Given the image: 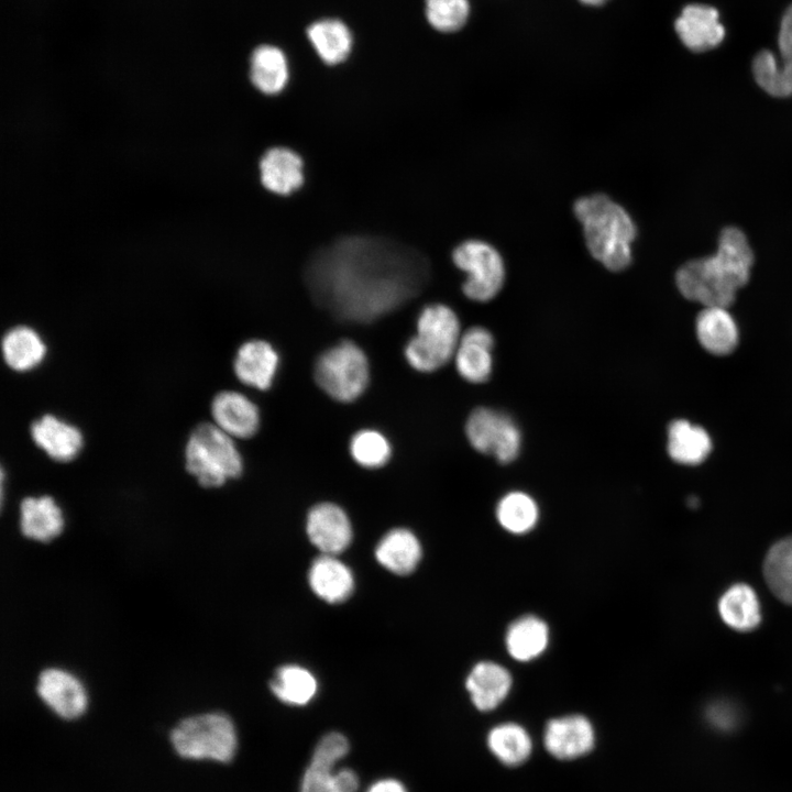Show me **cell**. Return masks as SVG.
Masks as SVG:
<instances>
[{
    "mask_svg": "<svg viewBox=\"0 0 792 792\" xmlns=\"http://www.w3.org/2000/svg\"><path fill=\"white\" fill-rule=\"evenodd\" d=\"M305 274L319 302L344 318L371 321L420 292L429 276V264L405 244L351 235L318 250Z\"/></svg>",
    "mask_w": 792,
    "mask_h": 792,
    "instance_id": "cell-1",
    "label": "cell"
},
{
    "mask_svg": "<svg viewBox=\"0 0 792 792\" xmlns=\"http://www.w3.org/2000/svg\"><path fill=\"white\" fill-rule=\"evenodd\" d=\"M754 253L741 230L725 228L714 255L683 264L676 272L680 293L704 307H729L739 288L747 284Z\"/></svg>",
    "mask_w": 792,
    "mask_h": 792,
    "instance_id": "cell-2",
    "label": "cell"
},
{
    "mask_svg": "<svg viewBox=\"0 0 792 792\" xmlns=\"http://www.w3.org/2000/svg\"><path fill=\"white\" fill-rule=\"evenodd\" d=\"M573 213L590 254L606 270L622 272L631 264L637 227L622 205L605 194H592L574 201Z\"/></svg>",
    "mask_w": 792,
    "mask_h": 792,
    "instance_id": "cell-3",
    "label": "cell"
},
{
    "mask_svg": "<svg viewBox=\"0 0 792 792\" xmlns=\"http://www.w3.org/2000/svg\"><path fill=\"white\" fill-rule=\"evenodd\" d=\"M461 334L459 317L451 307L429 304L420 310L416 333L405 344V360L417 372H436L453 360Z\"/></svg>",
    "mask_w": 792,
    "mask_h": 792,
    "instance_id": "cell-4",
    "label": "cell"
},
{
    "mask_svg": "<svg viewBox=\"0 0 792 792\" xmlns=\"http://www.w3.org/2000/svg\"><path fill=\"white\" fill-rule=\"evenodd\" d=\"M185 468L205 488H216L238 479L244 469L235 439L213 422H201L185 447Z\"/></svg>",
    "mask_w": 792,
    "mask_h": 792,
    "instance_id": "cell-5",
    "label": "cell"
},
{
    "mask_svg": "<svg viewBox=\"0 0 792 792\" xmlns=\"http://www.w3.org/2000/svg\"><path fill=\"white\" fill-rule=\"evenodd\" d=\"M314 378L319 388L338 403L359 399L371 381V366L365 351L352 340H341L317 358Z\"/></svg>",
    "mask_w": 792,
    "mask_h": 792,
    "instance_id": "cell-6",
    "label": "cell"
},
{
    "mask_svg": "<svg viewBox=\"0 0 792 792\" xmlns=\"http://www.w3.org/2000/svg\"><path fill=\"white\" fill-rule=\"evenodd\" d=\"M170 743L183 758L229 762L235 755L238 736L228 715L209 712L180 721L170 732Z\"/></svg>",
    "mask_w": 792,
    "mask_h": 792,
    "instance_id": "cell-7",
    "label": "cell"
},
{
    "mask_svg": "<svg viewBox=\"0 0 792 792\" xmlns=\"http://www.w3.org/2000/svg\"><path fill=\"white\" fill-rule=\"evenodd\" d=\"M454 265L468 276L462 292L469 299L486 302L502 290L506 270L498 250L480 239L465 240L452 252Z\"/></svg>",
    "mask_w": 792,
    "mask_h": 792,
    "instance_id": "cell-8",
    "label": "cell"
},
{
    "mask_svg": "<svg viewBox=\"0 0 792 792\" xmlns=\"http://www.w3.org/2000/svg\"><path fill=\"white\" fill-rule=\"evenodd\" d=\"M465 436L475 451L493 455L501 464H508L519 455L520 429L503 411L490 407L475 408L466 419Z\"/></svg>",
    "mask_w": 792,
    "mask_h": 792,
    "instance_id": "cell-9",
    "label": "cell"
},
{
    "mask_svg": "<svg viewBox=\"0 0 792 792\" xmlns=\"http://www.w3.org/2000/svg\"><path fill=\"white\" fill-rule=\"evenodd\" d=\"M778 46L781 59L770 51H761L754 58L752 73L769 95L789 97L792 95V4L782 16Z\"/></svg>",
    "mask_w": 792,
    "mask_h": 792,
    "instance_id": "cell-10",
    "label": "cell"
},
{
    "mask_svg": "<svg viewBox=\"0 0 792 792\" xmlns=\"http://www.w3.org/2000/svg\"><path fill=\"white\" fill-rule=\"evenodd\" d=\"M36 692L56 715L64 719L81 716L88 706V693L81 680L72 671L51 667L37 675Z\"/></svg>",
    "mask_w": 792,
    "mask_h": 792,
    "instance_id": "cell-11",
    "label": "cell"
},
{
    "mask_svg": "<svg viewBox=\"0 0 792 792\" xmlns=\"http://www.w3.org/2000/svg\"><path fill=\"white\" fill-rule=\"evenodd\" d=\"M306 531L311 543L322 554L336 556L351 543L353 531L349 516L339 505L322 502L307 515Z\"/></svg>",
    "mask_w": 792,
    "mask_h": 792,
    "instance_id": "cell-12",
    "label": "cell"
},
{
    "mask_svg": "<svg viewBox=\"0 0 792 792\" xmlns=\"http://www.w3.org/2000/svg\"><path fill=\"white\" fill-rule=\"evenodd\" d=\"M279 363V353L271 342L250 339L237 350L233 372L243 385L266 392L274 384Z\"/></svg>",
    "mask_w": 792,
    "mask_h": 792,
    "instance_id": "cell-13",
    "label": "cell"
},
{
    "mask_svg": "<svg viewBox=\"0 0 792 792\" xmlns=\"http://www.w3.org/2000/svg\"><path fill=\"white\" fill-rule=\"evenodd\" d=\"M213 424L234 439H249L261 425L257 405L238 391H221L210 405Z\"/></svg>",
    "mask_w": 792,
    "mask_h": 792,
    "instance_id": "cell-14",
    "label": "cell"
},
{
    "mask_svg": "<svg viewBox=\"0 0 792 792\" xmlns=\"http://www.w3.org/2000/svg\"><path fill=\"white\" fill-rule=\"evenodd\" d=\"M595 734L591 722L579 714L548 722L543 743L550 755L570 760L586 755L594 746Z\"/></svg>",
    "mask_w": 792,
    "mask_h": 792,
    "instance_id": "cell-15",
    "label": "cell"
},
{
    "mask_svg": "<svg viewBox=\"0 0 792 792\" xmlns=\"http://www.w3.org/2000/svg\"><path fill=\"white\" fill-rule=\"evenodd\" d=\"M494 337L481 326H473L462 332L453 362L458 374L466 382H486L493 371Z\"/></svg>",
    "mask_w": 792,
    "mask_h": 792,
    "instance_id": "cell-16",
    "label": "cell"
},
{
    "mask_svg": "<svg viewBox=\"0 0 792 792\" xmlns=\"http://www.w3.org/2000/svg\"><path fill=\"white\" fill-rule=\"evenodd\" d=\"M717 614L736 632H750L762 623V604L757 591L746 582H734L723 590L716 603Z\"/></svg>",
    "mask_w": 792,
    "mask_h": 792,
    "instance_id": "cell-17",
    "label": "cell"
},
{
    "mask_svg": "<svg viewBox=\"0 0 792 792\" xmlns=\"http://www.w3.org/2000/svg\"><path fill=\"white\" fill-rule=\"evenodd\" d=\"M682 43L693 52H705L718 46L725 37L718 11L705 4L686 6L674 24Z\"/></svg>",
    "mask_w": 792,
    "mask_h": 792,
    "instance_id": "cell-18",
    "label": "cell"
},
{
    "mask_svg": "<svg viewBox=\"0 0 792 792\" xmlns=\"http://www.w3.org/2000/svg\"><path fill=\"white\" fill-rule=\"evenodd\" d=\"M349 751L348 739L329 733L317 744L300 785V792H338L336 765Z\"/></svg>",
    "mask_w": 792,
    "mask_h": 792,
    "instance_id": "cell-19",
    "label": "cell"
},
{
    "mask_svg": "<svg viewBox=\"0 0 792 792\" xmlns=\"http://www.w3.org/2000/svg\"><path fill=\"white\" fill-rule=\"evenodd\" d=\"M19 513L20 531L30 540L47 543L63 532V510L50 495L24 497Z\"/></svg>",
    "mask_w": 792,
    "mask_h": 792,
    "instance_id": "cell-20",
    "label": "cell"
},
{
    "mask_svg": "<svg viewBox=\"0 0 792 792\" xmlns=\"http://www.w3.org/2000/svg\"><path fill=\"white\" fill-rule=\"evenodd\" d=\"M30 433L33 442L56 462H70L82 448L81 431L54 415L33 421Z\"/></svg>",
    "mask_w": 792,
    "mask_h": 792,
    "instance_id": "cell-21",
    "label": "cell"
},
{
    "mask_svg": "<svg viewBox=\"0 0 792 792\" xmlns=\"http://www.w3.org/2000/svg\"><path fill=\"white\" fill-rule=\"evenodd\" d=\"M258 168L262 185L280 196L290 195L304 183L302 160L287 147H273L266 151Z\"/></svg>",
    "mask_w": 792,
    "mask_h": 792,
    "instance_id": "cell-22",
    "label": "cell"
},
{
    "mask_svg": "<svg viewBox=\"0 0 792 792\" xmlns=\"http://www.w3.org/2000/svg\"><path fill=\"white\" fill-rule=\"evenodd\" d=\"M466 690L474 706L483 712L497 707L512 688V675L498 663H476L466 678Z\"/></svg>",
    "mask_w": 792,
    "mask_h": 792,
    "instance_id": "cell-23",
    "label": "cell"
},
{
    "mask_svg": "<svg viewBox=\"0 0 792 792\" xmlns=\"http://www.w3.org/2000/svg\"><path fill=\"white\" fill-rule=\"evenodd\" d=\"M308 581L314 593L330 604L345 601L354 588L351 570L331 554H322L312 562Z\"/></svg>",
    "mask_w": 792,
    "mask_h": 792,
    "instance_id": "cell-24",
    "label": "cell"
},
{
    "mask_svg": "<svg viewBox=\"0 0 792 792\" xmlns=\"http://www.w3.org/2000/svg\"><path fill=\"white\" fill-rule=\"evenodd\" d=\"M701 345L712 354L732 353L738 344L737 324L724 307H704L696 318Z\"/></svg>",
    "mask_w": 792,
    "mask_h": 792,
    "instance_id": "cell-25",
    "label": "cell"
},
{
    "mask_svg": "<svg viewBox=\"0 0 792 792\" xmlns=\"http://www.w3.org/2000/svg\"><path fill=\"white\" fill-rule=\"evenodd\" d=\"M376 560L386 570L406 575L411 573L421 558V546L417 537L406 528L389 530L378 541Z\"/></svg>",
    "mask_w": 792,
    "mask_h": 792,
    "instance_id": "cell-26",
    "label": "cell"
},
{
    "mask_svg": "<svg viewBox=\"0 0 792 792\" xmlns=\"http://www.w3.org/2000/svg\"><path fill=\"white\" fill-rule=\"evenodd\" d=\"M712 450V441L700 426L684 419L673 420L668 428V453L680 464L697 465Z\"/></svg>",
    "mask_w": 792,
    "mask_h": 792,
    "instance_id": "cell-27",
    "label": "cell"
},
{
    "mask_svg": "<svg viewBox=\"0 0 792 792\" xmlns=\"http://www.w3.org/2000/svg\"><path fill=\"white\" fill-rule=\"evenodd\" d=\"M1 349L6 364L16 372L33 370L46 354L44 341L28 326H15L8 330L2 338Z\"/></svg>",
    "mask_w": 792,
    "mask_h": 792,
    "instance_id": "cell-28",
    "label": "cell"
},
{
    "mask_svg": "<svg viewBox=\"0 0 792 792\" xmlns=\"http://www.w3.org/2000/svg\"><path fill=\"white\" fill-rule=\"evenodd\" d=\"M549 629L547 624L532 615L518 618L507 629L505 644L508 653L518 661H530L547 648Z\"/></svg>",
    "mask_w": 792,
    "mask_h": 792,
    "instance_id": "cell-29",
    "label": "cell"
},
{
    "mask_svg": "<svg viewBox=\"0 0 792 792\" xmlns=\"http://www.w3.org/2000/svg\"><path fill=\"white\" fill-rule=\"evenodd\" d=\"M765 582L782 603L792 606V536L773 542L762 562Z\"/></svg>",
    "mask_w": 792,
    "mask_h": 792,
    "instance_id": "cell-30",
    "label": "cell"
},
{
    "mask_svg": "<svg viewBox=\"0 0 792 792\" xmlns=\"http://www.w3.org/2000/svg\"><path fill=\"white\" fill-rule=\"evenodd\" d=\"M250 78L263 94L280 92L288 81V66L284 53L271 45L257 47L251 56Z\"/></svg>",
    "mask_w": 792,
    "mask_h": 792,
    "instance_id": "cell-31",
    "label": "cell"
},
{
    "mask_svg": "<svg viewBox=\"0 0 792 792\" xmlns=\"http://www.w3.org/2000/svg\"><path fill=\"white\" fill-rule=\"evenodd\" d=\"M270 688L280 702L301 706L315 697L318 683L308 669L298 664H286L276 670Z\"/></svg>",
    "mask_w": 792,
    "mask_h": 792,
    "instance_id": "cell-32",
    "label": "cell"
},
{
    "mask_svg": "<svg viewBox=\"0 0 792 792\" xmlns=\"http://www.w3.org/2000/svg\"><path fill=\"white\" fill-rule=\"evenodd\" d=\"M307 33L316 52L326 64L341 63L350 54L352 36L341 21H318L309 26Z\"/></svg>",
    "mask_w": 792,
    "mask_h": 792,
    "instance_id": "cell-33",
    "label": "cell"
},
{
    "mask_svg": "<svg viewBox=\"0 0 792 792\" xmlns=\"http://www.w3.org/2000/svg\"><path fill=\"white\" fill-rule=\"evenodd\" d=\"M492 754L506 766H519L530 756L532 744L529 734L516 723H504L487 735Z\"/></svg>",
    "mask_w": 792,
    "mask_h": 792,
    "instance_id": "cell-34",
    "label": "cell"
},
{
    "mask_svg": "<svg viewBox=\"0 0 792 792\" xmlns=\"http://www.w3.org/2000/svg\"><path fill=\"white\" fill-rule=\"evenodd\" d=\"M539 517V509L535 499L519 491L504 495L496 507V518L499 525L515 535H522L532 529Z\"/></svg>",
    "mask_w": 792,
    "mask_h": 792,
    "instance_id": "cell-35",
    "label": "cell"
},
{
    "mask_svg": "<svg viewBox=\"0 0 792 792\" xmlns=\"http://www.w3.org/2000/svg\"><path fill=\"white\" fill-rule=\"evenodd\" d=\"M349 452L358 465L369 470H376L389 462L393 448L383 432L373 428H364L358 430L351 437Z\"/></svg>",
    "mask_w": 792,
    "mask_h": 792,
    "instance_id": "cell-36",
    "label": "cell"
},
{
    "mask_svg": "<svg viewBox=\"0 0 792 792\" xmlns=\"http://www.w3.org/2000/svg\"><path fill=\"white\" fill-rule=\"evenodd\" d=\"M469 11L468 0H426L427 19L441 32H453L462 28Z\"/></svg>",
    "mask_w": 792,
    "mask_h": 792,
    "instance_id": "cell-37",
    "label": "cell"
},
{
    "mask_svg": "<svg viewBox=\"0 0 792 792\" xmlns=\"http://www.w3.org/2000/svg\"><path fill=\"white\" fill-rule=\"evenodd\" d=\"M705 721L715 729L730 730L739 721V710L728 698H714L704 708Z\"/></svg>",
    "mask_w": 792,
    "mask_h": 792,
    "instance_id": "cell-38",
    "label": "cell"
},
{
    "mask_svg": "<svg viewBox=\"0 0 792 792\" xmlns=\"http://www.w3.org/2000/svg\"><path fill=\"white\" fill-rule=\"evenodd\" d=\"M366 792H407V790L395 779H382L374 782Z\"/></svg>",
    "mask_w": 792,
    "mask_h": 792,
    "instance_id": "cell-39",
    "label": "cell"
},
{
    "mask_svg": "<svg viewBox=\"0 0 792 792\" xmlns=\"http://www.w3.org/2000/svg\"><path fill=\"white\" fill-rule=\"evenodd\" d=\"M581 2L588 4V6H600L604 3L606 0H580Z\"/></svg>",
    "mask_w": 792,
    "mask_h": 792,
    "instance_id": "cell-40",
    "label": "cell"
}]
</instances>
